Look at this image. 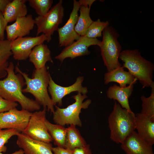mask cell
<instances>
[{"label": "cell", "instance_id": "cell-7", "mask_svg": "<svg viewBox=\"0 0 154 154\" xmlns=\"http://www.w3.org/2000/svg\"><path fill=\"white\" fill-rule=\"evenodd\" d=\"M62 3V0H59L45 15L38 16L34 19L37 26V36L42 33L46 37L47 42L51 40V36L54 31H57L59 25L62 23L64 15Z\"/></svg>", "mask_w": 154, "mask_h": 154}, {"label": "cell", "instance_id": "cell-21", "mask_svg": "<svg viewBox=\"0 0 154 154\" xmlns=\"http://www.w3.org/2000/svg\"><path fill=\"white\" fill-rule=\"evenodd\" d=\"M26 0H13L7 5L3 15L7 22L15 21L18 18L25 16L28 12Z\"/></svg>", "mask_w": 154, "mask_h": 154}, {"label": "cell", "instance_id": "cell-22", "mask_svg": "<svg viewBox=\"0 0 154 154\" xmlns=\"http://www.w3.org/2000/svg\"><path fill=\"white\" fill-rule=\"evenodd\" d=\"M76 126L70 125L67 128L64 148L72 151L87 143Z\"/></svg>", "mask_w": 154, "mask_h": 154}, {"label": "cell", "instance_id": "cell-18", "mask_svg": "<svg viewBox=\"0 0 154 154\" xmlns=\"http://www.w3.org/2000/svg\"><path fill=\"white\" fill-rule=\"evenodd\" d=\"M133 87L134 85L132 84L121 87L114 84L108 89L107 96L109 99L117 100L122 108L131 111L128 99L132 94Z\"/></svg>", "mask_w": 154, "mask_h": 154}, {"label": "cell", "instance_id": "cell-12", "mask_svg": "<svg viewBox=\"0 0 154 154\" xmlns=\"http://www.w3.org/2000/svg\"><path fill=\"white\" fill-rule=\"evenodd\" d=\"M80 6L78 1L74 0L73 7L69 19L64 26L58 29L59 46H67L80 38V36L76 33L75 28Z\"/></svg>", "mask_w": 154, "mask_h": 154}, {"label": "cell", "instance_id": "cell-27", "mask_svg": "<svg viewBox=\"0 0 154 154\" xmlns=\"http://www.w3.org/2000/svg\"><path fill=\"white\" fill-rule=\"evenodd\" d=\"M109 23L108 21H101L99 19L93 21L87 30L84 36L92 38L101 37L102 32L109 26Z\"/></svg>", "mask_w": 154, "mask_h": 154}, {"label": "cell", "instance_id": "cell-30", "mask_svg": "<svg viewBox=\"0 0 154 154\" xmlns=\"http://www.w3.org/2000/svg\"><path fill=\"white\" fill-rule=\"evenodd\" d=\"M17 106L16 102L5 99L0 95V114L16 108Z\"/></svg>", "mask_w": 154, "mask_h": 154}, {"label": "cell", "instance_id": "cell-32", "mask_svg": "<svg viewBox=\"0 0 154 154\" xmlns=\"http://www.w3.org/2000/svg\"><path fill=\"white\" fill-rule=\"evenodd\" d=\"M90 145L86 144L82 147L77 148L72 150V154H92Z\"/></svg>", "mask_w": 154, "mask_h": 154}, {"label": "cell", "instance_id": "cell-33", "mask_svg": "<svg viewBox=\"0 0 154 154\" xmlns=\"http://www.w3.org/2000/svg\"><path fill=\"white\" fill-rule=\"evenodd\" d=\"M52 151L54 154H72V151L57 146L52 147Z\"/></svg>", "mask_w": 154, "mask_h": 154}, {"label": "cell", "instance_id": "cell-14", "mask_svg": "<svg viewBox=\"0 0 154 154\" xmlns=\"http://www.w3.org/2000/svg\"><path fill=\"white\" fill-rule=\"evenodd\" d=\"M17 136V144L24 154H54L50 143L33 139L22 133H19Z\"/></svg>", "mask_w": 154, "mask_h": 154}, {"label": "cell", "instance_id": "cell-19", "mask_svg": "<svg viewBox=\"0 0 154 154\" xmlns=\"http://www.w3.org/2000/svg\"><path fill=\"white\" fill-rule=\"evenodd\" d=\"M104 80L105 84L114 82L119 84L120 87H124L127 84H135L137 80L129 72L125 71L122 66L106 73Z\"/></svg>", "mask_w": 154, "mask_h": 154}, {"label": "cell", "instance_id": "cell-31", "mask_svg": "<svg viewBox=\"0 0 154 154\" xmlns=\"http://www.w3.org/2000/svg\"><path fill=\"white\" fill-rule=\"evenodd\" d=\"M8 23L6 21L3 15L0 11V40H3L5 38V31Z\"/></svg>", "mask_w": 154, "mask_h": 154}, {"label": "cell", "instance_id": "cell-26", "mask_svg": "<svg viewBox=\"0 0 154 154\" xmlns=\"http://www.w3.org/2000/svg\"><path fill=\"white\" fill-rule=\"evenodd\" d=\"M150 87L151 88L150 95L146 97L142 96V110L141 114L152 120H154V83L153 82Z\"/></svg>", "mask_w": 154, "mask_h": 154}, {"label": "cell", "instance_id": "cell-4", "mask_svg": "<svg viewBox=\"0 0 154 154\" xmlns=\"http://www.w3.org/2000/svg\"><path fill=\"white\" fill-rule=\"evenodd\" d=\"M108 123L110 139L116 143L121 144L135 129V114L132 111L122 108L115 102Z\"/></svg>", "mask_w": 154, "mask_h": 154}, {"label": "cell", "instance_id": "cell-1", "mask_svg": "<svg viewBox=\"0 0 154 154\" xmlns=\"http://www.w3.org/2000/svg\"><path fill=\"white\" fill-rule=\"evenodd\" d=\"M14 68L13 63L10 62L6 69L7 77L0 80V95L5 99L18 102L22 109L30 112L39 110L40 105L36 100L30 99L23 94V78L20 74H15Z\"/></svg>", "mask_w": 154, "mask_h": 154}, {"label": "cell", "instance_id": "cell-8", "mask_svg": "<svg viewBox=\"0 0 154 154\" xmlns=\"http://www.w3.org/2000/svg\"><path fill=\"white\" fill-rule=\"evenodd\" d=\"M46 110L43 109L32 113L27 126L22 133L36 140L48 143L52 142L45 124Z\"/></svg>", "mask_w": 154, "mask_h": 154}, {"label": "cell", "instance_id": "cell-23", "mask_svg": "<svg viewBox=\"0 0 154 154\" xmlns=\"http://www.w3.org/2000/svg\"><path fill=\"white\" fill-rule=\"evenodd\" d=\"M45 124L54 144L57 147L64 148L66 128L60 125L52 123L47 119Z\"/></svg>", "mask_w": 154, "mask_h": 154}, {"label": "cell", "instance_id": "cell-35", "mask_svg": "<svg viewBox=\"0 0 154 154\" xmlns=\"http://www.w3.org/2000/svg\"><path fill=\"white\" fill-rule=\"evenodd\" d=\"M11 1L10 0H0V11L3 13L7 5Z\"/></svg>", "mask_w": 154, "mask_h": 154}, {"label": "cell", "instance_id": "cell-6", "mask_svg": "<svg viewBox=\"0 0 154 154\" xmlns=\"http://www.w3.org/2000/svg\"><path fill=\"white\" fill-rule=\"evenodd\" d=\"M87 97L86 95L78 92L73 96L75 102L66 108H60L55 105L56 110L53 114L55 123L64 126L66 125H73L81 127L82 124L79 116L81 110L87 109L91 103L90 99L83 102Z\"/></svg>", "mask_w": 154, "mask_h": 154}, {"label": "cell", "instance_id": "cell-25", "mask_svg": "<svg viewBox=\"0 0 154 154\" xmlns=\"http://www.w3.org/2000/svg\"><path fill=\"white\" fill-rule=\"evenodd\" d=\"M11 42L7 39L0 40V78L7 75L6 69L9 65L8 60L12 55Z\"/></svg>", "mask_w": 154, "mask_h": 154}, {"label": "cell", "instance_id": "cell-20", "mask_svg": "<svg viewBox=\"0 0 154 154\" xmlns=\"http://www.w3.org/2000/svg\"><path fill=\"white\" fill-rule=\"evenodd\" d=\"M29 58V61L33 64L36 69L45 67L47 62L53 63L51 51L47 45L44 43L34 47Z\"/></svg>", "mask_w": 154, "mask_h": 154}, {"label": "cell", "instance_id": "cell-15", "mask_svg": "<svg viewBox=\"0 0 154 154\" xmlns=\"http://www.w3.org/2000/svg\"><path fill=\"white\" fill-rule=\"evenodd\" d=\"M126 154H154L152 146L141 138L135 131L121 144Z\"/></svg>", "mask_w": 154, "mask_h": 154}, {"label": "cell", "instance_id": "cell-36", "mask_svg": "<svg viewBox=\"0 0 154 154\" xmlns=\"http://www.w3.org/2000/svg\"><path fill=\"white\" fill-rule=\"evenodd\" d=\"M0 154H5L0 153ZM9 154H24L23 150L22 149H20L19 150L17 151L14 153Z\"/></svg>", "mask_w": 154, "mask_h": 154}, {"label": "cell", "instance_id": "cell-34", "mask_svg": "<svg viewBox=\"0 0 154 154\" xmlns=\"http://www.w3.org/2000/svg\"><path fill=\"white\" fill-rule=\"evenodd\" d=\"M95 1V0H80L78 1L80 6L87 7L90 9L92 5Z\"/></svg>", "mask_w": 154, "mask_h": 154}, {"label": "cell", "instance_id": "cell-3", "mask_svg": "<svg viewBox=\"0 0 154 154\" xmlns=\"http://www.w3.org/2000/svg\"><path fill=\"white\" fill-rule=\"evenodd\" d=\"M119 58L124 63L123 67L142 85L143 88L150 87L153 81V64L141 56L139 50H125L121 52Z\"/></svg>", "mask_w": 154, "mask_h": 154}, {"label": "cell", "instance_id": "cell-2", "mask_svg": "<svg viewBox=\"0 0 154 154\" xmlns=\"http://www.w3.org/2000/svg\"><path fill=\"white\" fill-rule=\"evenodd\" d=\"M16 72L22 75L25 80L26 87L22 90L23 93H29L35 97V100L43 109L53 113L54 106L48 92L50 77V76L45 67L39 69H35L33 73V78H30L28 75L22 72L17 66L15 67Z\"/></svg>", "mask_w": 154, "mask_h": 154}, {"label": "cell", "instance_id": "cell-17", "mask_svg": "<svg viewBox=\"0 0 154 154\" xmlns=\"http://www.w3.org/2000/svg\"><path fill=\"white\" fill-rule=\"evenodd\" d=\"M135 129L139 136L153 146L154 144V120L140 113L135 114Z\"/></svg>", "mask_w": 154, "mask_h": 154}, {"label": "cell", "instance_id": "cell-10", "mask_svg": "<svg viewBox=\"0 0 154 154\" xmlns=\"http://www.w3.org/2000/svg\"><path fill=\"white\" fill-rule=\"evenodd\" d=\"M47 40L46 36L42 33L36 37L18 38L11 41L10 48L13 58L18 60H26L34 47L43 43Z\"/></svg>", "mask_w": 154, "mask_h": 154}, {"label": "cell", "instance_id": "cell-11", "mask_svg": "<svg viewBox=\"0 0 154 154\" xmlns=\"http://www.w3.org/2000/svg\"><path fill=\"white\" fill-rule=\"evenodd\" d=\"M101 43V41L97 38H90L85 36H80L78 40L65 47L55 58L62 62L67 58L73 59L78 56L88 55L90 52L88 50L89 46L96 45L100 47Z\"/></svg>", "mask_w": 154, "mask_h": 154}, {"label": "cell", "instance_id": "cell-13", "mask_svg": "<svg viewBox=\"0 0 154 154\" xmlns=\"http://www.w3.org/2000/svg\"><path fill=\"white\" fill-rule=\"evenodd\" d=\"M84 80L83 76H79L73 84L67 87H63L56 84L50 76L48 89L54 105L57 104L59 106H62V98L72 92H77L82 94L86 95L88 90L86 87L82 86Z\"/></svg>", "mask_w": 154, "mask_h": 154}, {"label": "cell", "instance_id": "cell-5", "mask_svg": "<svg viewBox=\"0 0 154 154\" xmlns=\"http://www.w3.org/2000/svg\"><path fill=\"white\" fill-rule=\"evenodd\" d=\"M102 35L99 47L104 65L109 72L121 66L118 60L121 47L117 40L119 34L112 27L108 26L105 28Z\"/></svg>", "mask_w": 154, "mask_h": 154}, {"label": "cell", "instance_id": "cell-24", "mask_svg": "<svg viewBox=\"0 0 154 154\" xmlns=\"http://www.w3.org/2000/svg\"><path fill=\"white\" fill-rule=\"evenodd\" d=\"M80 14L75 26V31L80 36L85 35L86 31L93 22L90 15V9L87 7L81 6Z\"/></svg>", "mask_w": 154, "mask_h": 154}, {"label": "cell", "instance_id": "cell-29", "mask_svg": "<svg viewBox=\"0 0 154 154\" xmlns=\"http://www.w3.org/2000/svg\"><path fill=\"white\" fill-rule=\"evenodd\" d=\"M19 133L13 129H0V153L6 152L7 148L5 144L12 137L17 135Z\"/></svg>", "mask_w": 154, "mask_h": 154}, {"label": "cell", "instance_id": "cell-16", "mask_svg": "<svg viewBox=\"0 0 154 154\" xmlns=\"http://www.w3.org/2000/svg\"><path fill=\"white\" fill-rule=\"evenodd\" d=\"M35 24L34 19L31 14L18 18L13 23L6 26L7 39L12 41L29 34Z\"/></svg>", "mask_w": 154, "mask_h": 154}, {"label": "cell", "instance_id": "cell-28", "mask_svg": "<svg viewBox=\"0 0 154 154\" xmlns=\"http://www.w3.org/2000/svg\"><path fill=\"white\" fill-rule=\"evenodd\" d=\"M30 6L33 9L39 16L45 15L50 10L52 0H29Z\"/></svg>", "mask_w": 154, "mask_h": 154}, {"label": "cell", "instance_id": "cell-9", "mask_svg": "<svg viewBox=\"0 0 154 154\" xmlns=\"http://www.w3.org/2000/svg\"><path fill=\"white\" fill-rule=\"evenodd\" d=\"M32 113L16 108L0 114V129H13L22 133L26 128Z\"/></svg>", "mask_w": 154, "mask_h": 154}]
</instances>
